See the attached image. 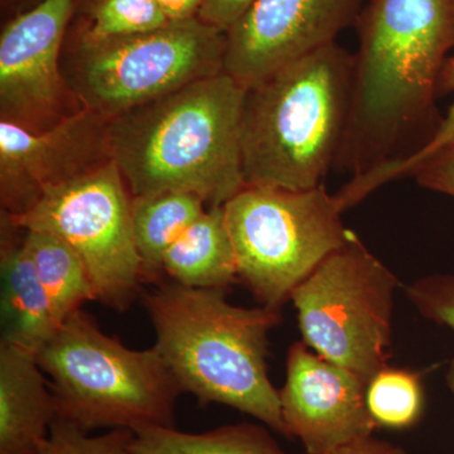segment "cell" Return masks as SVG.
Masks as SVG:
<instances>
[{
	"label": "cell",
	"instance_id": "cell-13",
	"mask_svg": "<svg viewBox=\"0 0 454 454\" xmlns=\"http://www.w3.org/2000/svg\"><path fill=\"white\" fill-rule=\"evenodd\" d=\"M77 0H41L9 20L0 35L2 121L35 130L59 116L65 92L59 55Z\"/></svg>",
	"mask_w": 454,
	"mask_h": 454
},
{
	"label": "cell",
	"instance_id": "cell-11",
	"mask_svg": "<svg viewBox=\"0 0 454 454\" xmlns=\"http://www.w3.org/2000/svg\"><path fill=\"white\" fill-rule=\"evenodd\" d=\"M107 121L85 107L42 130L0 121L3 212L26 214L44 191L109 160Z\"/></svg>",
	"mask_w": 454,
	"mask_h": 454
},
{
	"label": "cell",
	"instance_id": "cell-10",
	"mask_svg": "<svg viewBox=\"0 0 454 454\" xmlns=\"http://www.w3.org/2000/svg\"><path fill=\"white\" fill-rule=\"evenodd\" d=\"M365 0H254L226 32L223 73L253 88L284 66L336 43Z\"/></svg>",
	"mask_w": 454,
	"mask_h": 454
},
{
	"label": "cell",
	"instance_id": "cell-8",
	"mask_svg": "<svg viewBox=\"0 0 454 454\" xmlns=\"http://www.w3.org/2000/svg\"><path fill=\"white\" fill-rule=\"evenodd\" d=\"M225 51L226 32L200 18L125 37H80L71 88L82 107L110 121L223 74Z\"/></svg>",
	"mask_w": 454,
	"mask_h": 454
},
{
	"label": "cell",
	"instance_id": "cell-24",
	"mask_svg": "<svg viewBox=\"0 0 454 454\" xmlns=\"http://www.w3.org/2000/svg\"><path fill=\"white\" fill-rule=\"evenodd\" d=\"M405 293L424 318L454 331V274L420 278Z\"/></svg>",
	"mask_w": 454,
	"mask_h": 454
},
{
	"label": "cell",
	"instance_id": "cell-22",
	"mask_svg": "<svg viewBox=\"0 0 454 454\" xmlns=\"http://www.w3.org/2000/svg\"><path fill=\"white\" fill-rule=\"evenodd\" d=\"M157 0H91L80 37L100 41L157 31L169 25Z\"/></svg>",
	"mask_w": 454,
	"mask_h": 454
},
{
	"label": "cell",
	"instance_id": "cell-30",
	"mask_svg": "<svg viewBox=\"0 0 454 454\" xmlns=\"http://www.w3.org/2000/svg\"><path fill=\"white\" fill-rule=\"evenodd\" d=\"M41 0H35V5L37 4V3H40Z\"/></svg>",
	"mask_w": 454,
	"mask_h": 454
},
{
	"label": "cell",
	"instance_id": "cell-20",
	"mask_svg": "<svg viewBox=\"0 0 454 454\" xmlns=\"http://www.w3.org/2000/svg\"><path fill=\"white\" fill-rule=\"evenodd\" d=\"M366 404L378 428H413L426 405L422 375L385 366L367 382Z\"/></svg>",
	"mask_w": 454,
	"mask_h": 454
},
{
	"label": "cell",
	"instance_id": "cell-28",
	"mask_svg": "<svg viewBox=\"0 0 454 454\" xmlns=\"http://www.w3.org/2000/svg\"><path fill=\"white\" fill-rule=\"evenodd\" d=\"M330 454H408L402 447L372 437L355 442Z\"/></svg>",
	"mask_w": 454,
	"mask_h": 454
},
{
	"label": "cell",
	"instance_id": "cell-23",
	"mask_svg": "<svg viewBox=\"0 0 454 454\" xmlns=\"http://www.w3.org/2000/svg\"><path fill=\"white\" fill-rule=\"evenodd\" d=\"M134 432L109 430L106 434L91 435L61 420H55L50 437L35 454H133Z\"/></svg>",
	"mask_w": 454,
	"mask_h": 454
},
{
	"label": "cell",
	"instance_id": "cell-18",
	"mask_svg": "<svg viewBox=\"0 0 454 454\" xmlns=\"http://www.w3.org/2000/svg\"><path fill=\"white\" fill-rule=\"evenodd\" d=\"M133 454H288L267 429L255 424L223 426L205 433L175 427H146L134 432Z\"/></svg>",
	"mask_w": 454,
	"mask_h": 454
},
{
	"label": "cell",
	"instance_id": "cell-3",
	"mask_svg": "<svg viewBox=\"0 0 454 454\" xmlns=\"http://www.w3.org/2000/svg\"><path fill=\"white\" fill-rule=\"evenodd\" d=\"M226 297V289L175 282L143 293L154 348L182 393L201 405L231 406L289 438L267 365L269 333L282 322L280 312L234 306Z\"/></svg>",
	"mask_w": 454,
	"mask_h": 454
},
{
	"label": "cell",
	"instance_id": "cell-17",
	"mask_svg": "<svg viewBox=\"0 0 454 454\" xmlns=\"http://www.w3.org/2000/svg\"><path fill=\"white\" fill-rule=\"evenodd\" d=\"M206 210V203L193 193L166 191L133 197V235L145 282L154 280L163 271L167 250Z\"/></svg>",
	"mask_w": 454,
	"mask_h": 454
},
{
	"label": "cell",
	"instance_id": "cell-16",
	"mask_svg": "<svg viewBox=\"0 0 454 454\" xmlns=\"http://www.w3.org/2000/svg\"><path fill=\"white\" fill-rule=\"evenodd\" d=\"M163 271L186 288L226 289L239 282L223 206L207 207L167 250Z\"/></svg>",
	"mask_w": 454,
	"mask_h": 454
},
{
	"label": "cell",
	"instance_id": "cell-26",
	"mask_svg": "<svg viewBox=\"0 0 454 454\" xmlns=\"http://www.w3.org/2000/svg\"><path fill=\"white\" fill-rule=\"evenodd\" d=\"M254 0H203L199 18L208 25L229 31L243 17Z\"/></svg>",
	"mask_w": 454,
	"mask_h": 454
},
{
	"label": "cell",
	"instance_id": "cell-19",
	"mask_svg": "<svg viewBox=\"0 0 454 454\" xmlns=\"http://www.w3.org/2000/svg\"><path fill=\"white\" fill-rule=\"evenodd\" d=\"M25 243L59 325L83 304L98 301L88 269L71 245L50 232L33 230H25Z\"/></svg>",
	"mask_w": 454,
	"mask_h": 454
},
{
	"label": "cell",
	"instance_id": "cell-9",
	"mask_svg": "<svg viewBox=\"0 0 454 454\" xmlns=\"http://www.w3.org/2000/svg\"><path fill=\"white\" fill-rule=\"evenodd\" d=\"M130 196L121 170L109 160L44 191L26 214H3L14 226L50 232L71 245L88 269L98 301L122 312L145 283Z\"/></svg>",
	"mask_w": 454,
	"mask_h": 454
},
{
	"label": "cell",
	"instance_id": "cell-1",
	"mask_svg": "<svg viewBox=\"0 0 454 454\" xmlns=\"http://www.w3.org/2000/svg\"><path fill=\"white\" fill-rule=\"evenodd\" d=\"M355 26L351 110L333 167L351 178L404 160L437 130L454 0H369Z\"/></svg>",
	"mask_w": 454,
	"mask_h": 454
},
{
	"label": "cell",
	"instance_id": "cell-7",
	"mask_svg": "<svg viewBox=\"0 0 454 454\" xmlns=\"http://www.w3.org/2000/svg\"><path fill=\"white\" fill-rule=\"evenodd\" d=\"M396 277L354 231L292 293L304 342L369 382L387 366Z\"/></svg>",
	"mask_w": 454,
	"mask_h": 454
},
{
	"label": "cell",
	"instance_id": "cell-27",
	"mask_svg": "<svg viewBox=\"0 0 454 454\" xmlns=\"http://www.w3.org/2000/svg\"><path fill=\"white\" fill-rule=\"evenodd\" d=\"M170 22H184V20L199 18L203 0H157Z\"/></svg>",
	"mask_w": 454,
	"mask_h": 454
},
{
	"label": "cell",
	"instance_id": "cell-21",
	"mask_svg": "<svg viewBox=\"0 0 454 454\" xmlns=\"http://www.w3.org/2000/svg\"><path fill=\"white\" fill-rule=\"evenodd\" d=\"M438 91L439 95L454 92V52L448 57L442 71ZM452 148H454V103L448 109L446 116L442 118L437 130L422 148L418 149L404 160L384 164L365 175L349 179L346 184V193L351 201L360 203L384 184L396 179L411 177V176L414 177L417 170L422 168L424 164Z\"/></svg>",
	"mask_w": 454,
	"mask_h": 454
},
{
	"label": "cell",
	"instance_id": "cell-25",
	"mask_svg": "<svg viewBox=\"0 0 454 454\" xmlns=\"http://www.w3.org/2000/svg\"><path fill=\"white\" fill-rule=\"evenodd\" d=\"M414 178L427 190L454 197V148L424 164Z\"/></svg>",
	"mask_w": 454,
	"mask_h": 454
},
{
	"label": "cell",
	"instance_id": "cell-12",
	"mask_svg": "<svg viewBox=\"0 0 454 454\" xmlns=\"http://www.w3.org/2000/svg\"><path fill=\"white\" fill-rule=\"evenodd\" d=\"M367 382L346 367L322 357L304 340L286 356L279 390L289 438H298L309 454H330L372 437L378 428L366 404Z\"/></svg>",
	"mask_w": 454,
	"mask_h": 454
},
{
	"label": "cell",
	"instance_id": "cell-5",
	"mask_svg": "<svg viewBox=\"0 0 454 454\" xmlns=\"http://www.w3.org/2000/svg\"><path fill=\"white\" fill-rule=\"evenodd\" d=\"M56 400L57 419L83 432L175 427L182 393L158 349L127 348L77 310L37 352Z\"/></svg>",
	"mask_w": 454,
	"mask_h": 454
},
{
	"label": "cell",
	"instance_id": "cell-15",
	"mask_svg": "<svg viewBox=\"0 0 454 454\" xmlns=\"http://www.w3.org/2000/svg\"><path fill=\"white\" fill-rule=\"evenodd\" d=\"M0 271L4 325L2 340L38 352L56 333L59 324L27 249L25 230L14 226L4 214Z\"/></svg>",
	"mask_w": 454,
	"mask_h": 454
},
{
	"label": "cell",
	"instance_id": "cell-14",
	"mask_svg": "<svg viewBox=\"0 0 454 454\" xmlns=\"http://www.w3.org/2000/svg\"><path fill=\"white\" fill-rule=\"evenodd\" d=\"M57 419L56 400L37 352L0 342V454H35Z\"/></svg>",
	"mask_w": 454,
	"mask_h": 454
},
{
	"label": "cell",
	"instance_id": "cell-4",
	"mask_svg": "<svg viewBox=\"0 0 454 454\" xmlns=\"http://www.w3.org/2000/svg\"><path fill=\"white\" fill-rule=\"evenodd\" d=\"M352 82L354 55L336 42L247 89L245 184L291 191L324 184L348 128Z\"/></svg>",
	"mask_w": 454,
	"mask_h": 454
},
{
	"label": "cell",
	"instance_id": "cell-6",
	"mask_svg": "<svg viewBox=\"0 0 454 454\" xmlns=\"http://www.w3.org/2000/svg\"><path fill=\"white\" fill-rule=\"evenodd\" d=\"M239 282L280 312L292 293L348 241L342 207L325 184L310 190L245 186L223 205Z\"/></svg>",
	"mask_w": 454,
	"mask_h": 454
},
{
	"label": "cell",
	"instance_id": "cell-2",
	"mask_svg": "<svg viewBox=\"0 0 454 454\" xmlns=\"http://www.w3.org/2000/svg\"><path fill=\"white\" fill-rule=\"evenodd\" d=\"M245 97L223 73L110 119L107 153L130 195L178 191L216 207L240 192Z\"/></svg>",
	"mask_w": 454,
	"mask_h": 454
},
{
	"label": "cell",
	"instance_id": "cell-29",
	"mask_svg": "<svg viewBox=\"0 0 454 454\" xmlns=\"http://www.w3.org/2000/svg\"><path fill=\"white\" fill-rule=\"evenodd\" d=\"M446 379L448 387H450V390L452 391L454 395V358L450 361V367H448Z\"/></svg>",
	"mask_w": 454,
	"mask_h": 454
}]
</instances>
